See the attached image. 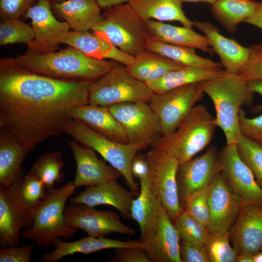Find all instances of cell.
Wrapping results in <instances>:
<instances>
[{"instance_id": "4dcf8cb0", "label": "cell", "mask_w": 262, "mask_h": 262, "mask_svg": "<svg viewBox=\"0 0 262 262\" xmlns=\"http://www.w3.org/2000/svg\"><path fill=\"white\" fill-rule=\"evenodd\" d=\"M28 150L10 135L0 132V184L9 186L22 175L21 164Z\"/></svg>"}, {"instance_id": "44dd1931", "label": "cell", "mask_w": 262, "mask_h": 262, "mask_svg": "<svg viewBox=\"0 0 262 262\" xmlns=\"http://www.w3.org/2000/svg\"><path fill=\"white\" fill-rule=\"evenodd\" d=\"M135 194L112 180L97 185L86 187L77 196L69 198L70 203L84 204L95 207L108 205L116 208L122 217L131 218V209Z\"/></svg>"}, {"instance_id": "ffe728a7", "label": "cell", "mask_w": 262, "mask_h": 262, "mask_svg": "<svg viewBox=\"0 0 262 262\" xmlns=\"http://www.w3.org/2000/svg\"><path fill=\"white\" fill-rule=\"evenodd\" d=\"M180 239L173 222L161 207L156 224L143 242L144 250L151 262H182L180 253Z\"/></svg>"}, {"instance_id": "680465c9", "label": "cell", "mask_w": 262, "mask_h": 262, "mask_svg": "<svg viewBox=\"0 0 262 262\" xmlns=\"http://www.w3.org/2000/svg\"><path fill=\"white\" fill-rule=\"evenodd\" d=\"M261 250H262V248H261Z\"/></svg>"}, {"instance_id": "7a4b0ae2", "label": "cell", "mask_w": 262, "mask_h": 262, "mask_svg": "<svg viewBox=\"0 0 262 262\" xmlns=\"http://www.w3.org/2000/svg\"><path fill=\"white\" fill-rule=\"evenodd\" d=\"M14 60L30 72L69 82H94L118 65L114 61L90 57L69 46L58 51L45 53L28 49Z\"/></svg>"}, {"instance_id": "d6a6232c", "label": "cell", "mask_w": 262, "mask_h": 262, "mask_svg": "<svg viewBox=\"0 0 262 262\" xmlns=\"http://www.w3.org/2000/svg\"><path fill=\"white\" fill-rule=\"evenodd\" d=\"M259 2L253 0H217L211 5L214 18L230 33H234L238 25L255 12Z\"/></svg>"}, {"instance_id": "30bf717a", "label": "cell", "mask_w": 262, "mask_h": 262, "mask_svg": "<svg viewBox=\"0 0 262 262\" xmlns=\"http://www.w3.org/2000/svg\"><path fill=\"white\" fill-rule=\"evenodd\" d=\"M204 93L201 83L185 85L161 93H154L148 104L158 119L161 136L173 133Z\"/></svg>"}, {"instance_id": "b9f144b4", "label": "cell", "mask_w": 262, "mask_h": 262, "mask_svg": "<svg viewBox=\"0 0 262 262\" xmlns=\"http://www.w3.org/2000/svg\"><path fill=\"white\" fill-rule=\"evenodd\" d=\"M250 50L248 59L238 74L246 81L262 80V44L252 45Z\"/></svg>"}, {"instance_id": "3957f363", "label": "cell", "mask_w": 262, "mask_h": 262, "mask_svg": "<svg viewBox=\"0 0 262 262\" xmlns=\"http://www.w3.org/2000/svg\"><path fill=\"white\" fill-rule=\"evenodd\" d=\"M201 84L213 104L215 123L224 133L226 145H236L242 136L238 125L240 111L243 106L252 104L254 93L238 74L226 71Z\"/></svg>"}, {"instance_id": "f5cc1de1", "label": "cell", "mask_w": 262, "mask_h": 262, "mask_svg": "<svg viewBox=\"0 0 262 262\" xmlns=\"http://www.w3.org/2000/svg\"><path fill=\"white\" fill-rule=\"evenodd\" d=\"M252 255L243 253L237 255L236 262H253Z\"/></svg>"}, {"instance_id": "ac0fdd59", "label": "cell", "mask_w": 262, "mask_h": 262, "mask_svg": "<svg viewBox=\"0 0 262 262\" xmlns=\"http://www.w3.org/2000/svg\"><path fill=\"white\" fill-rule=\"evenodd\" d=\"M76 164L75 187L97 185L116 180L122 176L116 168L98 158L95 151L76 140H66Z\"/></svg>"}, {"instance_id": "7402d4cb", "label": "cell", "mask_w": 262, "mask_h": 262, "mask_svg": "<svg viewBox=\"0 0 262 262\" xmlns=\"http://www.w3.org/2000/svg\"><path fill=\"white\" fill-rule=\"evenodd\" d=\"M194 23L195 26L206 37L212 51L219 57L225 70L238 74L248 59L250 48L223 35L218 28L211 23L198 20Z\"/></svg>"}, {"instance_id": "9f6ffc18", "label": "cell", "mask_w": 262, "mask_h": 262, "mask_svg": "<svg viewBox=\"0 0 262 262\" xmlns=\"http://www.w3.org/2000/svg\"><path fill=\"white\" fill-rule=\"evenodd\" d=\"M51 3H61L68 0H49Z\"/></svg>"}, {"instance_id": "74e56055", "label": "cell", "mask_w": 262, "mask_h": 262, "mask_svg": "<svg viewBox=\"0 0 262 262\" xmlns=\"http://www.w3.org/2000/svg\"><path fill=\"white\" fill-rule=\"evenodd\" d=\"M34 38L32 26L20 19H2L0 23V45L26 43Z\"/></svg>"}, {"instance_id": "d4e9b609", "label": "cell", "mask_w": 262, "mask_h": 262, "mask_svg": "<svg viewBox=\"0 0 262 262\" xmlns=\"http://www.w3.org/2000/svg\"><path fill=\"white\" fill-rule=\"evenodd\" d=\"M76 119L108 138L121 143H129L127 135L108 107L90 104L73 108L71 112Z\"/></svg>"}, {"instance_id": "5bb4252c", "label": "cell", "mask_w": 262, "mask_h": 262, "mask_svg": "<svg viewBox=\"0 0 262 262\" xmlns=\"http://www.w3.org/2000/svg\"><path fill=\"white\" fill-rule=\"evenodd\" d=\"M243 203L242 198L230 187L220 171L209 186L210 218L207 228L210 233L229 232L237 219Z\"/></svg>"}, {"instance_id": "83f0119b", "label": "cell", "mask_w": 262, "mask_h": 262, "mask_svg": "<svg viewBox=\"0 0 262 262\" xmlns=\"http://www.w3.org/2000/svg\"><path fill=\"white\" fill-rule=\"evenodd\" d=\"M128 3L146 22L175 21L188 28L195 26L194 21L185 15L180 0H130Z\"/></svg>"}, {"instance_id": "60d3db41", "label": "cell", "mask_w": 262, "mask_h": 262, "mask_svg": "<svg viewBox=\"0 0 262 262\" xmlns=\"http://www.w3.org/2000/svg\"><path fill=\"white\" fill-rule=\"evenodd\" d=\"M209 186H207L192 193L182 206L185 212L206 227L210 218Z\"/></svg>"}, {"instance_id": "1f68e13d", "label": "cell", "mask_w": 262, "mask_h": 262, "mask_svg": "<svg viewBox=\"0 0 262 262\" xmlns=\"http://www.w3.org/2000/svg\"><path fill=\"white\" fill-rule=\"evenodd\" d=\"M148 178L140 180L138 196L133 199L131 209V218L138 224L141 241H145L153 230L159 216L158 205L149 187Z\"/></svg>"}, {"instance_id": "e575fe53", "label": "cell", "mask_w": 262, "mask_h": 262, "mask_svg": "<svg viewBox=\"0 0 262 262\" xmlns=\"http://www.w3.org/2000/svg\"><path fill=\"white\" fill-rule=\"evenodd\" d=\"M62 155L58 150L46 152L37 158L30 167V171L44 183L47 190L64 179L65 174L62 172L64 166Z\"/></svg>"}, {"instance_id": "5b68a950", "label": "cell", "mask_w": 262, "mask_h": 262, "mask_svg": "<svg viewBox=\"0 0 262 262\" xmlns=\"http://www.w3.org/2000/svg\"><path fill=\"white\" fill-rule=\"evenodd\" d=\"M216 127L215 117L207 108L195 105L173 133L159 136L152 145L173 155L180 164L194 158L209 145Z\"/></svg>"}, {"instance_id": "9c48e42d", "label": "cell", "mask_w": 262, "mask_h": 262, "mask_svg": "<svg viewBox=\"0 0 262 262\" xmlns=\"http://www.w3.org/2000/svg\"><path fill=\"white\" fill-rule=\"evenodd\" d=\"M145 157L149 169L150 191L173 222L183 210L179 200L176 178L180 162L173 155L154 147Z\"/></svg>"}, {"instance_id": "6da1fadb", "label": "cell", "mask_w": 262, "mask_h": 262, "mask_svg": "<svg viewBox=\"0 0 262 262\" xmlns=\"http://www.w3.org/2000/svg\"><path fill=\"white\" fill-rule=\"evenodd\" d=\"M93 82H69L28 71L14 58L0 61V132L28 151L66 133L74 108L89 103Z\"/></svg>"}, {"instance_id": "f907efd6", "label": "cell", "mask_w": 262, "mask_h": 262, "mask_svg": "<svg viewBox=\"0 0 262 262\" xmlns=\"http://www.w3.org/2000/svg\"><path fill=\"white\" fill-rule=\"evenodd\" d=\"M246 82L248 87L254 93H258L262 97V80H251Z\"/></svg>"}, {"instance_id": "d6986e66", "label": "cell", "mask_w": 262, "mask_h": 262, "mask_svg": "<svg viewBox=\"0 0 262 262\" xmlns=\"http://www.w3.org/2000/svg\"><path fill=\"white\" fill-rule=\"evenodd\" d=\"M229 239L237 255L253 256L262 247V206L244 202L229 231Z\"/></svg>"}, {"instance_id": "ee69618b", "label": "cell", "mask_w": 262, "mask_h": 262, "mask_svg": "<svg viewBox=\"0 0 262 262\" xmlns=\"http://www.w3.org/2000/svg\"><path fill=\"white\" fill-rule=\"evenodd\" d=\"M16 246L1 247L0 262H30L35 244L33 243L20 247Z\"/></svg>"}, {"instance_id": "7dc6e473", "label": "cell", "mask_w": 262, "mask_h": 262, "mask_svg": "<svg viewBox=\"0 0 262 262\" xmlns=\"http://www.w3.org/2000/svg\"><path fill=\"white\" fill-rule=\"evenodd\" d=\"M114 254L111 262H151L144 249L138 247L116 248Z\"/></svg>"}, {"instance_id": "4316f807", "label": "cell", "mask_w": 262, "mask_h": 262, "mask_svg": "<svg viewBox=\"0 0 262 262\" xmlns=\"http://www.w3.org/2000/svg\"><path fill=\"white\" fill-rule=\"evenodd\" d=\"M146 29L149 38L172 45L197 49L204 52L212 51L206 37L192 28L149 20L146 22Z\"/></svg>"}, {"instance_id": "7c38bea8", "label": "cell", "mask_w": 262, "mask_h": 262, "mask_svg": "<svg viewBox=\"0 0 262 262\" xmlns=\"http://www.w3.org/2000/svg\"><path fill=\"white\" fill-rule=\"evenodd\" d=\"M64 215L71 228L84 230L88 236L105 237L112 233L133 235L135 230L122 223L117 213L100 211L84 204L66 205Z\"/></svg>"}, {"instance_id": "d590c367", "label": "cell", "mask_w": 262, "mask_h": 262, "mask_svg": "<svg viewBox=\"0 0 262 262\" xmlns=\"http://www.w3.org/2000/svg\"><path fill=\"white\" fill-rule=\"evenodd\" d=\"M173 223L180 240L205 246L210 234L207 227L183 210Z\"/></svg>"}, {"instance_id": "8992f818", "label": "cell", "mask_w": 262, "mask_h": 262, "mask_svg": "<svg viewBox=\"0 0 262 262\" xmlns=\"http://www.w3.org/2000/svg\"><path fill=\"white\" fill-rule=\"evenodd\" d=\"M92 32L107 38L123 52L135 57L146 49V22L129 3L107 8Z\"/></svg>"}, {"instance_id": "9a60e30c", "label": "cell", "mask_w": 262, "mask_h": 262, "mask_svg": "<svg viewBox=\"0 0 262 262\" xmlns=\"http://www.w3.org/2000/svg\"><path fill=\"white\" fill-rule=\"evenodd\" d=\"M220 171L219 152L214 146L202 155L180 164L176 178L181 206L192 193L210 185Z\"/></svg>"}, {"instance_id": "836d02e7", "label": "cell", "mask_w": 262, "mask_h": 262, "mask_svg": "<svg viewBox=\"0 0 262 262\" xmlns=\"http://www.w3.org/2000/svg\"><path fill=\"white\" fill-rule=\"evenodd\" d=\"M146 49L155 51L184 66L211 70H221L220 63L197 55L192 48L172 45L148 38Z\"/></svg>"}, {"instance_id": "681fc988", "label": "cell", "mask_w": 262, "mask_h": 262, "mask_svg": "<svg viewBox=\"0 0 262 262\" xmlns=\"http://www.w3.org/2000/svg\"><path fill=\"white\" fill-rule=\"evenodd\" d=\"M244 22L253 25L262 30V0L259 2L254 13Z\"/></svg>"}, {"instance_id": "6f0895ef", "label": "cell", "mask_w": 262, "mask_h": 262, "mask_svg": "<svg viewBox=\"0 0 262 262\" xmlns=\"http://www.w3.org/2000/svg\"><path fill=\"white\" fill-rule=\"evenodd\" d=\"M262 145V135L254 139Z\"/></svg>"}, {"instance_id": "4fadbf2b", "label": "cell", "mask_w": 262, "mask_h": 262, "mask_svg": "<svg viewBox=\"0 0 262 262\" xmlns=\"http://www.w3.org/2000/svg\"><path fill=\"white\" fill-rule=\"evenodd\" d=\"M23 17L31 19L34 38L28 46L37 52L54 51L70 31L66 22L60 21L54 16L49 0H37Z\"/></svg>"}, {"instance_id": "e0dca14e", "label": "cell", "mask_w": 262, "mask_h": 262, "mask_svg": "<svg viewBox=\"0 0 262 262\" xmlns=\"http://www.w3.org/2000/svg\"><path fill=\"white\" fill-rule=\"evenodd\" d=\"M221 173L244 202L262 206V187L242 160L236 145H226L219 152Z\"/></svg>"}, {"instance_id": "277c9868", "label": "cell", "mask_w": 262, "mask_h": 262, "mask_svg": "<svg viewBox=\"0 0 262 262\" xmlns=\"http://www.w3.org/2000/svg\"><path fill=\"white\" fill-rule=\"evenodd\" d=\"M73 182L48 189L44 199L35 209L28 210L32 225L20 232V239L34 241L36 246L47 249L57 238L70 239L78 229L66 223L64 211L66 203L75 192Z\"/></svg>"}, {"instance_id": "f35d334b", "label": "cell", "mask_w": 262, "mask_h": 262, "mask_svg": "<svg viewBox=\"0 0 262 262\" xmlns=\"http://www.w3.org/2000/svg\"><path fill=\"white\" fill-rule=\"evenodd\" d=\"M47 188L33 173L29 171L19 180V195L28 210L35 209L46 196Z\"/></svg>"}, {"instance_id": "f546056e", "label": "cell", "mask_w": 262, "mask_h": 262, "mask_svg": "<svg viewBox=\"0 0 262 262\" xmlns=\"http://www.w3.org/2000/svg\"><path fill=\"white\" fill-rule=\"evenodd\" d=\"M225 70H211L190 66L171 71L147 84L155 93H161L185 85L201 83L217 78Z\"/></svg>"}, {"instance_id": "c3c4849f", "label": "cell", "mask_w": 262, "mask_h": 262, "mask_svg": "<svg viewBox=\"0 0 262 262\" xmlns=\"http://www.w3.org/2000/svg\"><path fill=\"white\" fill-rule=\"evenodd\" d=\"M131 172L133 177L140 180L149 178V169L145 155H135L131 164Z\"/></svg>"}, {"instance_id": "ba28073f", "label": "cell", "mask_w": 262, "mask_h": 262, "mask_svg": "<svg viewBox=\"0 0 262 262\" xmlns=\"http://www.w3.org/2000/svg\"><path fill=\"white\" fill-rule=\"evenodd\" d=\"M154 92L133 77L125 66L116 65L91 84V105L108 107L124 102L148 103Z\"/></svg>"}, {"instance_id": "11a10c76", "label": "cell", "mask_w": 262, "mask_h": 262, "mask_svg": "<svg viewBox=\"0 0 262 262\" xmlns=\"http://www.w3.org/2000/svg\"><path fill=\"white\" fill-rule=\"evenodd\" d=\"M181 2H202L210 4L214 3L217 0H180Z\"/></svg>"}, {"instance_id": "2e32d148", "label": "cell", "mask_w": 262, "mask_h": 262, "mask_svg": "<svg viewBox=\"0 0 262 262\" xmlns=\"http://www.w3.org/2000/svg\"><path fill=\"white\" fill-rule=\"evenodd\" d=\"M20 178L9 186H0V246H18L22 229L33 222L19 195Z\"/></svg>"}, {"instance_id": "7bdbcfd3", "label": "cell", "mask_w": 262, "mask_h": 262, "mask_svg": "<svg viewBox=\"0 0 262 262\" xmlns=\"http://www.w3.org/2000/svg\"><path fill=\"white\" fill-rule=\"evenodd\" d=\"M37 0H0L1 19H20Z\"/></svg>"}, {"instance_id": "cb8c5ba5", "label": "cell", "mask_w": 262, "mask_h": 262, "mask_svg": "<svg viewBox=\"0 0 262 262\" xmlns=\"http://www.w3.org/2000/svg\"><path fill=\"white\" fill-rule=\"evenodd\" d=\"M61 44L74 47L85 55L97 59H110L125 66L131 64L134 57L127 54L107 38L88 31H70Z\"/></svg>"}, {"instance_id": "8d00e7d4", "label": "cell", "mask_w": 262, "mask_h": 262, "mask_svg": "<svg viewBox=\"0 0 262 262\" xmlns=\"http://www.w3.org/2000/svg\"><path fill=\"white\" fill-rule=\"evenodd\" d=\"M236 147L240 158L262 187V145L253 139L242 136Z\"/></svg>"}, {"instance_id": "603a6c76", "label": "cell", "mask_w": 262, "mask_h": 262, "mask_svg": "<svg viewBox=\"0 0 262 262\" xmlns=\"http://www.w3.org/2000/svg\"><path fill=\"white\" fill-rule=\"evenodd\" d=\"M52 246L55 247L52 251L42 255L43 262H56L65 257L76 253L88 254L105 249L135 247L144 249L145 247L144 243L142 241H123L90 236L72 242L65 241L61 238H57L52 241Z\"/></svg>"}, {"instance_id": "484cf974", "label": "cell", "mask_w": 262, "mask_h": 262, "mask_svg": "<svg viewBox=\"0 0 262 262\" xmlns=\"http://www.w3.org/2000/svg\"><path fill=\"white\" fill-rule=\"evenodd\" d=\"M51 7L75 31L92 30L103 19L97 0H68Z\"/></svg>"}, {"instance_id": "ab89813d", "label": "cell", "mask_w": 262, "mask_h": 262, "mask_svg": "<svg viewBox=\"0 0 262 262\" xmlns=\"http://www.w3.org/2000/svg\"><path fill=\"white\" fill-rule=\"evenodd\" d=\"M230 232L210 234L205 245L210 262H235L237 254L229 243Z\"/></svg>"}, {"instance_id": "8fae6325", "label": "cell", "mask_w": 262, "mask_h": 262, "mask_svg": "<svg viewBox=\"0 0 262 262\" xmlns=\"http://www.w3.org/2000/svg\"><path fill=\"white\" fill-rule=\"evenodd\" d=\"M131 144L152 143L161 136L157 115L146 102H124L108 107Z\"/></svg>"}, {"instance_id": "db71d44e", "label": "cell", "mask_w": 262, "mask_h": 262, "mask_svg": "<svg viewBox=\"0 0 262 262\" xmlns=\"http://www.w3.org/2000/svg\"><path fill=\"white\" fill-rule=\"evenodd\" d=\"M253 262H262V250L255 253L252 256Z\"/></svg>"}, {"instance_id": "816d5d0a", "label": "cell", "mask_w": 262, "mask_h": 262, "mask_svg": "<svg viewBox=\"0 0 262 262\" xmlns=\"http://www.w3.org/2000/svg\"><path fill=\"white\" fill-rule=\"evenodd\" d=\"M100 8H108L115 5L128 2L130 0H97Z\"/></svg>"}, {"instance_id": "bcb514c9", "label": "cell", "mask_w": 262, "mask_h": 262, "mask_svg": "<svg viewBox=\"0 0 262 262\" xmlns=\"http://www.w3.org/2000/svg\"><path fill=\"white\" fill-rule=\"evenodd\" d=\"M238 125L242 136L255 139L262 135V114L256 117L248 118L241 108L239 114Z\"/></svg>"}, {"instance_id": "52a82bcc", "label": "cell", "mask_w": 262, "mask_h": 262, "mask_svg": "<svg viewBox=\"0 0 262 262\" xmlns=\"http://www.w3.org/2000/svg\"><path fill=\"white\" fill-rule=\"evenodd\" d=\"M66 133L75 140L99 153L111 165L117 169L126 183L137 196L140 190L131 172V164L135 155L146 149L145 144L121 143L113 141L73 119L66 129Z\"/></svg>"}, {"instance_id": "f6af8a7d", "label": "cell", "mask_w": 262, "mask_h": 262, "mask_svg": "<svg viewBox=\"0 0 262 262\" xmlns=\"http://www.w3.org/2000/svg\"><path fill=\"white\" fill-rule=\"evenodd\" d=\"M180 253L182 262H210L203 245L180 240Z\"/></svg>"}, {"instance_id": "f1b7e54d", "label": "cell", "mask_w": 262, "mask_h": 262, "mask_svg": "<svg viewBox=\"0 0 262 262\" xmlns=\"http://www.w3.org/2000/svg\"><path fill=\"white\" fill-rule=\"evenodd\" d=\"M125 66L133 77L147 84L184 66L146 49L134 57L132 62Z\"/></svg>"}]
</instances>
